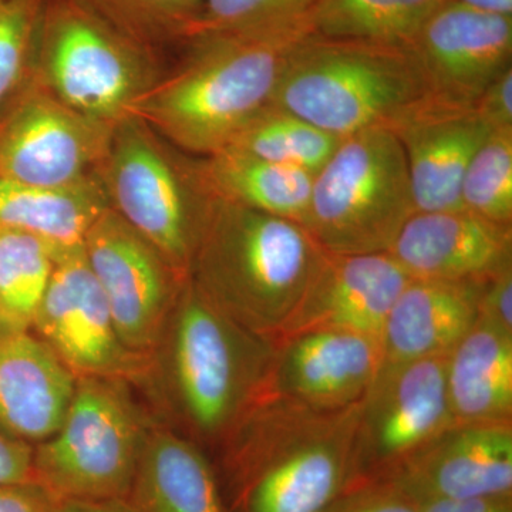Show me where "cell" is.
Wrapping results in <instances>:
<instances>
[{"label": "cell", "mask_w": 512, "mask_h": 512, "mask_svg": "<svg viewBox=\"0 0 512 512\" xmlns=\"http://www.w3.org/2000/svg\"><path fill=\"white\" fill-rule=\"evenodd\" d=\"M359 403L319 409L262 393L217 450L228 511L328 512L356 485Z\"/></svg>", "instance_id": "obj_1"}, {"label": "cell", "mask_w": 512, "mask_h": 512, "mask_svg": "<svg viewBox=\"0 0 512 512\" xmlns=\"http://www.w3.org/2000/svg\"><path fill=\"white\" fill-rule=\"evenodd\" d=\"M271 356V342L225 315L187 276L140 387L165 424L217 451L261 394Z\"/></svg>", "instance_id": "obj_2"}, {"label": "cell", "mask_w": 512, "mask_h": 512, "mask_svg": "<svg viewBox=\"0 0 512 512\" xmlns=\"http://www.w3.org/2000/svg\"><path fill=\"white\" fill-rule=\"evenodd\" d=\"M313 32L311 18L271 28L208 33L185 40L183 63L138 99L130 116L178 150L201 158L274 99L286 60Z\"/></svg>", "instance_id": "obj_3"}, {"label": "cell", "mask_w": 512, "mask_h": 512, "mask_svg": "<svg viewBox=\"0 0 512 512\" xmlns=\"http://www.w3.org/2000/svg\"><path fill=\"white\" fill-rule=\"evenodd\" d=\"M326 255L298 222L211 195L188 278L234 322L274 343Z\"/></svg>", "instance_id": "obj_4"}, {"label": "cell", "mask_w": 512, "mask_h": 512, "mask_svg": "<svg viewBox=\"0 0 512 512\" xmlns=\"http://www.w3.org/2000/svg\"><path fill=\"white\" fill-rule=\"evenodd\" d=\"M429 90L406 46L312 33L292 50L271 103L332 136L392 128Z\"/></svg>", "instance_id": "obj_5"}, {"label": "cell", "mask_w": 512, "mask_h": 512, "mask_svg": "<svg viewBox=\"0 0 512 512\" xmlns=\"http://www.w3.org/2000/svg\"><path fill=\"white\" fill-rule=\"evenodd\" d=\"M134 384L77 377L55 433L33 448V481L63 504L126 503L156 417Z\"/></svg>", "instance_id": "obj_6"}, {"label": "cell", "mask_w": 512, "mask_h": 512, "mask_svg": "<svg viewBox=\"0 0 512 512\" xmlns=\"http://www.w3.org/2000/svg\"><path fill=\"white\" fill-rule=\"evenodd\" d=\"M33 77L67 107L100 123L130 116L157 82L150 47L84 0H46Z\"/></svg>", "instance_id": "obj_7"}, {"label": "cell", "mask_w": 512, "mask_h": 512, "mask_svg": "<svg viewBox=\"0 0 512 512\" xmlns=\"http://www.w3.org/2000/svg\"><path fill=\"white\" fill-rule=\"evenodd\" d=\"M416 212L402 144L372 128L342 138L315 174L303 227L328 254H382Z\"/></svg>", "instance_id": "obj_8"}, {"label": "cell", "mask_w": 512, "mask_h": 512, "mask_svg": "<svg viewBox=\"0 0 512 512\" xmlns=\"http://www.w3.org/2000/svg\"><path fill=\"white\" fill-rule=\"evenodd\" d=\"M144 121L114 124L100 177L110 208L184 278L211 201L198 161L178 157Z\"/></svg>", "instance_id": "obj_9"}, {"label": "cell", "mask_w": 512, "mask_h": 512, "mask_svg": "<svg viewBox=\"0 0 512 512\" xmlns=\"http://www.w3.org/2000/svg\"><path fill=\"white\" fill-rule=\"evenodd\" d=\"M447 357L382 365L357 409L353 464L357 484L389 480L454 424Z\"/></svg>", "instance_id": "obj_10"}, {"label": "cell", "mask_w": 512, "mask_h": 512, "mask_svg": "<svg viewBox=\"0 0 512 512\" xmlns=\"http://www.w3.org/2000/svg\"><path fill=\"white\" fill-rule=\"evenodd\" d=\"M114 124L67 107L35 77L0 117V178L66 187L99 175Z\"/></svg>", "instance_id": "obj_11"}, {"label": "cell", "mask_w": 512, "mask_h": 512, "mask_svg": "<svg viewBox=\"0 0 512 512\" xmlns=\"http://www.w3.org/2000/svg\"><path fill=\"white\" fill-rule=\"evenodd\" d=\"M83 252L124 345L148 359L187 278L111 208L90 227Z\"/></svg>", "instance_id": "obj_12"}, {"label": "cell", "mask_w": 512, "mask_h": 512, "mask_svg": "<svg viewBox=\"0 0 512 512\" xmlns=\"http://www.w3.org/2000/svg\"><path fill=\"white\" fill-rule=\"evenodd\" d=\"M76 377L121 379L140 387L147 357L124 345L83 248L56 259L32 328Z\"/></svg>", "instance_id": "obj_13"}, {"label": "cell", "mask_w": 512, "mask_h": 512, "mask_svg": "<svg viewBox=\"0 0 512 512\" xmlns=\"http://www.w3.org/2000/svg\"><path fill=\"white\" fill-rule=\"evenodd\" d=\"M406 47L431 99L474 106L512 67V16L446 0L421 23Z\"/></svg>", "instance_id": "obj_14"}, {"label": "cell", "mask_w": 512, "mask_h": 512, "mask_svg": "<svg viewBox=\"0 0 512 512\" xmlns=\"http://www.w3.org/2000/svg\"><path fill=\"white\" fill-rule=\"evenodd\" d=\"M383 365L382 339L345 330H309L272 343L261 393L346 409L365 396Z\"/></svg>", "instance_id": "obj_15"}, {"label": "cell", "mask_w": 512, "mask_h": 512, "mask_svg": "<svg viewBox=\"0 0 512 512\" xmlns=\"http://www.w3.org/2000/svg\"><path fill=\"white\" fill-rule=\"evenodd\" d=\"M384 481L414 501L512 497V421L451 424Z\"/></svg>", "instance_id": "obj_16"}, {"label": "cell", "mask_w": 512, "mask_h": 512, "mask_svg": "<svg viewBox=\"0 0 512 512\" xmlns=\"http://www.w3.org/2000/svg\"><path fill=\"white\" fill-rule=\"evenodd\" d=\"M390 130L406 156L417 212L464 210V174L491 133L474 106L427 97Z\"/></svg>", "instance_id": "obj_17"}, {"label": "cell", "mask_w": 512, "mask_h": 512, "mask_svg": "<svg viewBox=\"0 0 512 512\" xmlns=\"http://www.w3.org/2000/svg\"><path fill=\"white\" fill-rule=\"evenodd\" d=\"M410 279L389 252L328 254L282 338L345 330L382 339L387 316Z\"/></svg>", "instance_id": "obj_18"}, {"label": "cell", "mask_w": 512, "mask_h": 512, "mask_svg": "<svg viewBox=\"0 0 512 512\" xmlns=\"http://www.w3.org/2000/svg\"><path fill=\"white\" fill-rule=\"evenodd\" d=\"M389 254L410 278L487 281L512 266V225L466 210L416 212Z\"/></svg>", "instance_id": "obj_19"}, {"label": "cell", "mask_w": 512, "mask_h": 512, "mask_svg": "<svg viewBox=\"0 0 512 512\" xmlns=\"http://www.w3.org/2000/svg\"><path fill=\"white\" fill-rule=\"evenodd\" d=\"M77 377L32 330L0 326V430L37 446L72 402Z\"/></svg>", "instance_id": "obj_20"}, {"label": "cell", "mask_w": 512, "mask_h": 512, "mask_svg": "<svg viewBox=\"0 0 512 512\" xmlns=\"http://www.w3.org/2000/svg\"><path fill=\"white\" fill-rule=\"evenodd\" d=\"M484 282L410 279L384 323L383 365L450 355L476 325Z\"/></svg>", "instance_id": "obj_21"}, {"label": "cell", "mask_w": 512, "mask_h": 512, "mask_svg": "<svg viewBox=\"0 0 512 512\" xmlns=\"http://www.w3.org/2000/svg\"><path fill=\"white\" fill-rule=\"evenodd\" d=\"M131 512H229L207 451L154 421L126 500Z\"/></svg>", "instance_id": "obj_22"}, {"label": "cell", "mask_w": 512, "mask_h": 512, "mask_svg": "<svg viewBox=\"0 0 512 512\" xmlns=\"http://www.w3.org/2000/svg\"><path fill=\"white\" fill-rule=\"evenodd\" d=\"M446 383L454 423H511L512 333L478 318L447 356Z\"/></svg>", "instance_id": "obj_23"}, {"label": "cell", "mask_w": 512, "mask_h": 512, "mask_svg": "<svg viewBox=\"0 0 512 512\" xmlns=\"http://www.w3.org/2000/svg\"><path fill=\"white\" fill-rule=\"evenodd\" d=\"M109 208L100 174L66 187H39L0 178V228L40 239L56 259L82 249L90 227Z\"/></svg>", "instance_id": "obj_24"}, {"label": "cell", "mask_w": 512, "mask_h": 512, "mask_svg": "<svg viewBox=\"0 0 512 512\" xmlns=\"http://www.w3.org/2000/svg\"><path fill=\"white\" fill-rule=\"evenodd\" d=\"M198 168L214 197L305 224L315 174L232 150L198 160Z\"/></svg>", "instance_id": "obj_25"}, {"label": "cell", "mask_w": 512, "mask_h": 512, "mask_svg": "<svg viewBox=\"0 0 512 512\" xmlns=\"http://www.w3.org/2000/svg\"><path fill=\"white\" fill-rule=\"evenodd\" d=\"M446 0H315L313 32L330 39L406 46L421 23Z\"/></svg>", "instance_id": "obj_26"}, {"label": "cell", "mask_w": 512, "mask_h": 512, "mask_svg": "<svg viewBox=\"0 0 512 512\" xmlns=\"http://www.w3.org/2000/svg\"><path fill=\"white\" fill-rule=\"evenodd\" d=\"M339 143L340 138L269 103L232 137L224 150L316 174Z\"/></svg>", "instance_id": "obj_27"}, {"label": "cell", "mask_w": 512, "mask_h": 512, "mask_svg": "<svg viewBox=\"0 0 512 512\" xmlns=\"http://www.w3.org/2000/svg\"><path fill=\"white\" fill-rule=\"evenodd\" d=\"M55 265L56 256L45 242L0 228V326L32 328Z\"/></svg>", "instance_id": "obj_28"}, {"label": "cell", "mask_w": 512, "mask_h": 512, "mask_svg": "<svg viewBox=\"0 0 512 512\" xmlns=\"http://www.w3.org/2000/svg\"><path fill=\"white\" fill-rule=\"evenodd\" d=\"M464 210L512 225V130L491 131L468 165L461 184Z\"/></svg>", "instance_id": "obj_29"}, {"label": "cell", "mask_w": 512, "mask_h": 512, "mask_svg": "<svg viewBox=\"0 0 512 512\" xmlns=\"http://www.w3.org/2000/svg\"><path fill=\"white\" fill-rule=\"evenodd\" d=\"M46 0H0V117L32 79Z\"/></svg>", "instance_id": "obj_30"}, {"label": "cell", "mask_w": 512, "mask_h": 512, "mask_svg": "<svg viewBox=\"0 0 512 512\" xmlns=\"http://www.w3.org/2000/svg\"><path fill=\"white\" fill-rule=\"evenodd\" d=\"M128 36L150 47L183 40L202 0H84Z\"/></svg>", "instance_id": "obj_31"}, {"label": "cell", "mask_w": 512, "mask_h": 512, "mask_svg": "<svg viewBox=\"0 0 512 512\" xmlns=\"http://www.w3.org/2000/svg\"><path fill=\"white\" fill-rule=\"evenodd\" d=\"M315 0H202L183 42L208 33L271 28L308 18Z\"/></svg>", "instance_id": "obj_32"}, {"label": "cell", "mask_w": 512, "mask_h": 512, "mask_svg": "<svg viewBox=\"0 0 512 512\" xmlns=\"http://www.w3.org/2000/svg\"><path fill=\"white\" fill-rule=\"evenodd\" d=\"M328 512H420L412 497L389 481L357 484Z\"/></svg>", "instance_id": "obj_33"}, {"label": "cell", "mask_w": 512, "mask_h": 512, "mask_svg": "<svg viewBox=\"0 0 512 512\" xmlns=\"http://www.w3.org/2000/svg\"><path fill=\"white\" fill-rule=\"evenodd\" d=\"M478 318L512 333V266L484 282L478 301Z\"/></svg>", "instance_id": "obj_34"}, {"label": "cell", "mask_w": 512, "mask_h": 512, "mask_svg": "<svg viewBox=\"0 0 512 512\" xmlns=\"http://www.w3.org/2000/svg\"><path fill=\"white\" fill-rule=\"evenodd\" d=\"M474 109L491 131L512 130V67L484 90Z\"/></svg>", "instance_id": "obj_35"}, {"label": "cell", "mask_w": 512, "mask_h": 512, "mask_svg": "<svg viewBox=\"0 0 512 512\" xmlns=\"http://www.w3.org/2000/svg\"><path fill=\"white\" fill-rule=\"evenodd\" d=\"M63 503L35 481L0 484V512H57Z\"/></svg>", "instance_id": "obj_36"}, {"label": "cell", "mask_w": 512, "mask_h": 512, "mask_svg": "<svg viewBox=\"0 0 512 512\" xmlns=\"http://www.w3.org/2000/svg\"><path fill=\"white\" fill-rule=\"evenodd\" d=\"M33 448L0 430V484L33 481Z\"/></svg>", "instance_id": "obj_37"}, {"label": "cell", "mask_w": 512, "mask_h": 512, "mask_svg": "<svg viewBox=\"0 0 512 512\" xmlns=\"http://www.w3.org/2000/svg\"><path fill=\"white\" fill-rule=\"evenodd\" d=\"M420 512H512V497L416 501Z\"/></svg>", "instance_id": "obj_38"}, {"label": "cell", "mask_w": 512, "mask_h": 512, "mask_svg": "<svg viewBox=\"0 0 512 512\" xmlns=\"http://www.w3.org/2000/svg\"><path fill=\"white\" fill-rule=\"evenodd\" d=\"M57 512H131L126 503H67Z\"/></svg>", "instance_id": "obj_39"}, {"label": "cell", "mask_w": 512, "mask_h": 512, "mask_svg": "<svg viewBox=\"0 0 512 512\" xmlns=\"http://www.w3.org/2000/svg\"><path fill=\"white\" fill-rule=\"evenodd\" d=\"M458 2L485 10V12L512 16V0H458Z\"/></svg>", "instance_id": "obj_40"}]
</instances>
